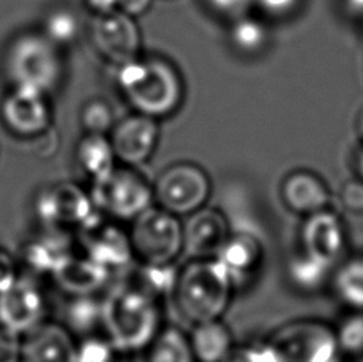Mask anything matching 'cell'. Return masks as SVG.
Wrapping results in <instances>:
<instances>
[{"label":"cell","instance_id":"6da1fadb","mask_svg":"<svg viewBox=\"0 0 363 362\" xmlns=\"http://www.w3.org/2000/svg\"><path fill=\"white\" fill-rule=\"evenodd\" d=\"M116 67L115 82L135 114L155 120L176 114L185 88L174 64L161 56H138Z\"/></svg>","mask_w":363,"mask_h":362},{"label":"cell","instance_id":"7a4b0ae2","mask_svg":"<svg viewBox=\"0 0 363 362\" xmlns=\"http://www.w3.org/2000/svg\"><path fill=\"white\" fill-rule=\"evenodd\" d=\"M102 300V327L121 354L147 350L163 329L158 299L131 281L118 284Z\"/></svg>","mask_w":363,"mask_h":362},{"label":"cell","instance_id":"3957f363","mask_svg":"<svg viewBox=\"0 0 363 362\" xmlns=\"http://www.w3.org/2000/svg\"><path fill=\"white\" fill-rule=\"evenodd\" d=\"M4 72L13 89L48 96L62 82V50L42 31H24L13 37L5 50Z\"/></svg>","mask_w":363,"mask_h":362},{"label":"cell","instance_id":"277c9868","mask_svg":"<svg viewBox=\"0 0 363 362\" xmlns=\"http://www.w3.org/2000/svg\"><path fill=\"white\" fill-rule=\"evenodd\" d=\"M231 276L216 258H196L179 270L174 300L179 312L193 324L220 319L230 305Z\"/></svg>","mask_w":363,"mask_h":362},{"label":"cell","instance_id":"5b68a950","mask_svg":"<svg viewBox=\"0 0 363 362\" xmlns=\"http://www.w3.org/2000/svg\"><path fill=\"white\" fill-rule=\"evenodd\" d=\"M260 362H336L335 329L314 319L291 321L257 345Z\"/></svg>","mask_w":363,"mask_h":362},{"label":"cell","instance_id":"8992f818","mask_svg":"<svg viewBox=\"0 0 363 362\" xmlns=\"http://www.w3.org/2000/svg\"><path fill=\"white\" fill-rule=\"evenodd\" d=\"M89 197L97 211L121 222H133L155 202L153 185L135 168L125 165L93 182Z\"/></svg>","mask_w":363,"mask_h":362},{"label":"cell","instance_id":"52a82bcc","mask_svg":"<svg viewBox=\"0 0 363 362\" xmlns=\"http://www.w3.org/2000/svg\"><path fill=\"white\" fill-rule=\"evenodd\" d=\"M129 240L139 263H174L184 252V224L160 206H150L133 221Z\"/></svg>","mask_w":363,"mask_h":362},{"label":"cell","instance_id":"ba28073f","mask_svg":"<svg viewBox=\"0 0 363 362\" xmlns=\"http://www.w3.org/2000/svg\"><path fill=\"white\" fill-rule=\"evenodd\" d=\"M211 195V180L203 168L193 163H176L160 174L153 185V197L161 209L182 217L204 208Z\"/></svg>","mask_w":363,"mask_h":362},{"label":"cell","instance_id":"9c48e42d","mask_svg":"<svg viewBox=\"0 0 363 362\" xmlns=\"http://www.w3.org/2000/svg\"><path fill=\"white\" fill-rule=\"evenodd\" d=\"M34 208L43 227L55 230H66L69 227L83 230L102 216V212L94 208L89 193L70 182L45 187L38 192Z\"/></svg>","mask_w":363,"mask_h":362},{"label":"cell","instance_id":"30bf717a","mask_svg":"<svg viewBox=\"0 0 363 362\" xmlns=\"http://www.w3.org/2000/svg\"><path fill=\"white\" fill-rule=\"evenodd\" d=\"M47 318V299L40 286L26 275H18L0 290V329L11 339H23Z\"/></svg>","mask_w":363,"mask_h":362},{"label":"cell","instance_id":"8fae6325","mask_svg":"<svg viewBox=\"0 0 363 362\" xmlns=\"http://www.w3.org/2000/svg\"><path fill=\"white\" fill-rule=\"evenodd\" d=\"M91 38L99 55L113 66L140 56L142 34L139 26L135 18L120 10L96 16L91 28Z\"/></svg>","mask_w":363,"mask_h":362},{"label":"cell","instance_id":"7c38bea8","mask_svg":"<svg viewBox=\"0 0 363 362\" xmlns=\"http://www.w3.org/2000/svg\"><path fill=\"white\" fill-rule=\"evenodd\" d=\"M0 117L11 134L34 139L50 131L53 114L47 94L11 88L0 104Z\"/></svg>","mask_w":363,"mask_h":362},{"label":"cell","instance_id":"4fadbf2b","mask_svg":"<svg viewBox=\"0 0 363 362\" xmlns=\"http://www.w3.org/2000/svg\"><path fill=\"white\" fill-rule=\"evenodd\" d=\"M116 161L138 168L147 163L157 150L160 139L158 120L142 114H133L115 123L108 134Z\"/></svg>","mask_w":363,"mask_h":362},{"label":"cell","instance_id":"5bb4252c","mask_svg":"<svg viewBox=\"0 0 363 362\" xmlns=\"http://www.w3.org/2000/svg\"><path fill=\"white\" fill-rule=\"evenodd\" d=\"M85 236V254L107 270H120L134 260L129 234L118 225L106 224L104 214L82 230Z\"/></svg>","mask_w":363,"mask_h":362},{"label":"cell","instance_id":"9a60e30c","mask_svg":"<svg viewBox=\"0 0 363 362\" xmlns=\"http://www.w3.org/2000/svg\"><path fill=\"white\" fill-rule=\"evenodd\" d=\"M77 341L66 326L45 321L21 339L19 362H75Z\"/></svg>","mask_w":363,"mask_h":362},{"label":"cell","instance_id":"2e32d148","mask_svg":"<svg viewBox=\"0 0 363 362\" xmlns=\"http://www.w3.org/2000/svg\"><path fill=\"white\" fill-rule=\"evenodd\" d=\"M230 236L228 224L222 212L201 208L188 216L184 224V252L191 258H213Z\"/></svg>","mask_w":363,"mask_h":362},{"label":"cell","instance_id":"e0dca14e","mask_svg":"<svg viewBox=\"0 0 363 362\" xmlns=\"http://www.w3.org/2000/svg\"><path fill=\"white\" fill-rule=\"evenodd\" d=\"M301 241L304 254L333 267L345 249L346 231L341 219L335 212L323 209L306 217L301 230Z\"/></svg>","mask_w":363,"mask_h":362},{"label":"cell","instance_id":"ac0fdd59","mask_svg":"<svg viewBox=\"0 0 363 362\" xmlns=\"http://www.w3.org/2000/svg\"><path fill=\"white\" fill-rule=\"evenodd\" d=\"M282 202L287 208L300 216H313L330 204V192L317 174L298 170L284 179L281 187Z\"/></svg>","mask_w":363,"mask_h":362},{"label":"cell","instance_id":"d6986e66","mask_svg":"<svg viewBox=\"0 0 363 362\" xmlns=\"http://www.w3.org/2000/svg\"><path fill=\"white\" fill-rule=\"evenodd\" d=\"M74 256L72 238L66 230L45 229L24 246V262L37 275L53 276Z\"/></svg>","mask_w":363,"mask_h":362},{"label":"cell","instance_id":"ffe728a7","mask_svg":"<svg viewBox=\"0 0 363 362\" xmlns=\"http://www.w3.org/2000/svg\"><path fill=\"white\" fill-rule=\"evenodd\" d=\"M112 271L102 267L86 254L72 256L62 267L53 275L64 292L72 297L77 295H96L110 280Z\"/></svg>","mask_w":363,"mask_h":362},{"label":"cell","instance_id":"44dd1931","mask_svg":"<svg viewBox=\"0 0 363 362\" xmlns=\"http://www.w3.org/2000/svg\"><path fill=\"white\" fill-rule=\"evenodd\" d=\"M213 258L226 270L236 286L238 283L247 280L260 267L263 260V246L255 235H230L223 248Z\"/></svg>","mask_w":363,"mask_h":362},{"label":"cell","instance_id":"7402d4cb","mask_svg":"<svg viewBox=\"0 0 363 362\" xmlns=\"http://www.w3.org/2000/svg\"><path fill=\"white\" fill-rule=\"evenodd\" d=\"M75 160L80 171L91 180H97L108 176L116 168V157L106 134H86L80 139L75 150Z\"/></svg>","mask_w":363,"mask_h":362},{"label":"cell","instance_id":"603a6c76","mask_svg":"<svg viewBox=\"0 0 363 362\" xmlns=\"http://www.w3.org/2000/svg\"><path fill=\"white\" fill-rule=\"evenodd\" d=\"M188 339L198 362H222L233 348L228 327L218 319L194 324Z\"/></svg>","mask_w":363,"mask_h":362},{"label":"cell","instance_id":"cb8c5ba5","mask_svg":"<svg viewBox=\"0 0 363 362\" xmlns=\"http://www.w3.org/2000/svg\"><path fill=\"white\" fill-rule=\"evenodd\" d=\"M104 300L96 295L72 297L66 308V327L74 335L88 337L97 327H102Z\"/></svg>","mask_w":363,"mask_h":362},{"label":"cell","instance_id":"d4e9b609","mask_svg":"<svg viewBox=\"0 0 363 362\" xmlns=\"http://www.w3.org/2000/svg\"><path fill=\"white\" fill-rule=\"evenodd\" d=\"M147 350V362H198L190 339L177 327L161 329Z\"/></svg>","mask_w":363,"mask_h":362},{"label":"cell","instance_id":"484cf974","mask_svg":"<svg viewBox=\"0 0 363 362\" xmlns=\"http://www.w3.org/2000/svg\"><path fill=\"white\" fill-rule=\"evenodd\" d=\"M40 31L50 42L64 50L77 42L82 32V23L75 10L69 6H56L43 18Z\"/></svg>","mask_w":363,"mask_h":362},{"label":"cell","instance_id":"4316f807","mask_svg":"<svg viewBox=\"0 0 363 362\" xmlns=\"http://www.w3.org/2000/svg\"><path fill=\"white\" fill-rule=\"evenodd\" d=\"M230 42L238 53L254 56L267 48L269 42V31L262 19L244 15L233 21Z\"/></svg>","mask_w":363,"mask_h":362},{"label":"cell","instance_id":"83f0119b","mask_svg":"<svg viewBox=\"0 0 363 362\" xmlns=\"http://www.w3.org/2000/svg\"><path fill=\"white\" fill-rule=\"evenodd\" d=\"M338 299L355 312H363V257L341 265L333 278Z\"/></svg>","mask_w":363,"mask_h":362},{"label":"cell","instance_id":"f1b7e54d","mask_svg":"<svg viewBox=\"0 0 363 362\" xmlns=\"http://www.w3.org/2000/svg\"><path fill=\"white\" fill-rule=\"evenodd\" d=\"M179 270L174 267V263L164 265H148L140 263L139 270L135 271L134 283L135 286L145 290L155 299H163V297L172 295L176 289Z\"/></svg>","mask_w":363,"mask_h":362},{"label":"cell","instance_id":"f546056e","mask_svg":"<svg viewBox=\"0 0 363 362\" xmlns=\"http://www.w3.org/2000/svg\"><path fill=\"white\" fill-rule=\"evenodd\" d=\"M332 267L308 254H300L289 263V276L296 287L303 290L320 289L325 284Z\"/></svg>","mask_w":363,"mask_h":362},{"label":"cell","instance_id":"4dcf8cb0","mask_svg":"<svg viewBox=\"0 0 363 362\" xmlns=\"http://www.w3.org/2000/svg\"><path fill=\"white\" fill-rule=\"evenodd\" d=\"M82 126L86 134H106L108 136L115 126V117L108 102L102 99H93L82 109Z\"/></svg>","mask_w":363,"mask_h":362},{"label":"cell","instance_id":"1f68e13d","mask_svg":"<svg viewBox=\"0 0 363 362\" xmlns=\"http://www.w3.org/2000/svg\"><path fill=\"white\" fill-rule=\"evenodd\" d=\"M340 351L360 356L363 354V312L346 316L335 331Z\"/></svg>","mask_w":363,"mask_h":362},{"label":"cell","instance_id":"d6a6232c","mask_svg":"<svg viewBox=\"0 0 363 362\" xmlns=\"http://www.w3.org/2000/svg\"><path fill=\"white\" fill-rule=\"evenodd\" d=\"M116 348L107 337L88 335L80 344H77L75 362H116L118 356Z\"/></svg>","mask_w":363,"mask_h":362},{"label":"cell","instance_id":"836d02e7","mask_svg":"<svg viewBox=\"0 0 363 362\" xmlns=\"http://www.w3.org/2000/svg\"><path fill=\"white\" fill-rule=\"evenodd\" d=\"M199 2L213 16L235 21V19L247 15L255 0H199Z\"/></svg>","mask_w":363,"mask_h":362},{"label":"cell","instance_id":"e575fe53","mask_svg":"<svg viewBox=\"0 0 363 362\" xmlns=\"http://www.w3.org/2000/svg\"><path fill=\"white\" fill-rule=\"evenodd\" d=\"M255 5L267 16L284 19L300 9L301 0H255Z\"/></svg>","mask_w":363,"mask_h":362},{"label":"cell","instance_id":"d590c367","mask_svg":"<svg viewBox=\"0 0 363 362\" xmlns=\"http://www.w3.org/2000/svg\"><path fill=\"white\" fill-rule=\"evenodd\" d=\"M340 202L347 211L363 212V180H347L340 192Z\"/></svg>","mask_w":363,"mask_h":362},{"label":"cell","instance_id":"8d00e7d4","mask_svg":"<svg viewBox=\"0 0 363 362\" xmlns=\"http://www.w3.org/2000/svg\"><path fill=\"white\" fill-rule=\"evenodd\" d=\"M18 276L16 263L9 252L0 246V290L9 286V284Z\"/></svg>","mask_w":363,"mask_h":362},{"label":"cell","instance_id":"74e56055","mask_svg":"<svg viewBox=\"0 0 363 362\" xmlns=\"http://www.w3.org/2000/svg\"><path fill=\"white\" fill-rule=\"evenodd\" d=\"M222 362H260V358H258L257 346H233Z\"/></svg>","mask_w":363,"mask_h":362},{"label":"cell","instance_id":"f35d334b","mask_svg":"<svg viewBox=\"0 0 363 362\" xmlns=\"http://www.w3.org/2000/svg\"><path fill=\"white\" fill-rule=\"evenodd\" d=\"M152 2L153 0H120L118 10L126 13L128 16L138 18L140 15H144V13L150 9Z\"/></svg>","mask_w":363,"mask_h":362},{"label":"cell","instance_id":"ab89813d","mask_svg":"<svg viewBox=\"0 0 363 362\" xmlns=\"http://www.w3.org/2000/svg\"><path fill=\"white\" fill-rule=\"evenodd\" d=\"M85 4L96 16H102L118 10L120 0H85Z\"/></svg>","mask_w":363,"mask_h":362},{"label":"cell","instance_id":"60d3db41","mask_svg":"<svg viewBox=\"0 0 363 362\" xmlns=\"http://www.w3.org/2000/svg\"><path fill=\"white\" fill-rule=\"evenodd\" d=\"M347 10H351L355 15L363 16V0H345Z\"/></svg>","mask_w":363,"mask_h":362},{"label":"cell","instance_id":"b9f144b4","mask_svg":"<svg viewBox=\"0 0 363 362\" xmlns=\"http://www.w3.org/2000/svg\"><path fill=\"white\" fill-rule=\"evenodd\" d=\"M357 172L360 179L363 180V148L359 152V157H357Z\"/></svg>","mask_w":363,"mask_h":362},{"label":"cell","instance_id":"7bdbcfd3","mask_svg":"<svg viewBox=\"0 0 363 362\" xmlns=\"http://www.w3.org/2000/svg\"><path fill=\"white\" fill-rule=\"evenodd\" d=\"M357 129H359V134H360V138L363 141V109H362V112L359 115V120H357Z\"/></svg>","mask_w":363,"mask_h":362},{"label":"cell","instance_id":"ee69618b","mask_svg":"<svg viewBox=\"0 0 363 362\" xmlns=\"http://www.w3.org/2000/svg\"><path fill=\"white\" fill-rule=\"evenodd\" d=\"M0 362H19L18 358H6V359H2Z\"/></svg>","mask_w":363,"mask_h":362},{"label":"cell","instance_id":"f6af8a7d","mask_svg":"<svg viewBox=\"0 0 363 362\" xmlns=\"http://www.w3.org/2000/svg\"><path fill=\"white\" fill-rule=\"evenodd\" d=\"M362 18H363V16H362Z\"/></svg>","mask_w":363,"mask_h":362}]
</instances>
